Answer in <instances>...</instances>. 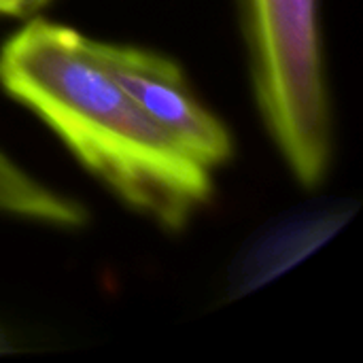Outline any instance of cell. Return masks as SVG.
<instances>
[{"instance_id": "cell-1", "label": "cell", "mask_w": 363, "mask_h": 363, "mask_svg": "<svg viewBox=\"0 0 363 363\" xmlns=\"http://www.w3.org/2000/svg\"><path fill=\"white\" fill-rule=\"evenodd\" d=\"M0 85L123 204L164 230H183L211 200L213 172L140 111L81 32L32 19L0 49Z\"/></svg>"}, {"instance_id": "cell-2", "label": "cell", "mask_w": 363, "mask_h": 363, "mask_svg": "<svg viewBox=\"0 0 363 363\" xmlns=\"http://www.w3.org/2000/svg\"><path fill=\"white\" fill-rule=\"evenodd\" d=\"M253 96L291 174L317 187L332 162L319 0H236Z\"/></svg>"}, {"instance_id": "cell-3", "label": "cell", "mask_w": 363, "mask_h": 363, "mask_svg": "<svg viewBox=\"0 0 363 363\" xmlns=\"http://www.w3.org/2000/svg\"><path fill=\"white\" fill-rule=\"evenodd\" d=\"M94 45L111 74L179 151L211 172L232 157L230 130L196 98L172 60L132 45Z\"/></svg>"}, {"instance_id": "cell-4", "label": "cell", "mask_w": 363, "mask_h": 363, "mask_svg": "<svg viewBox=\"0 0 363 363\" xmlns=\"http://www.w3.org/2000/svg\"><path fill=\"white\" fill-rule=\"evenodd\" d=\"M0 215H13L57 228H79L85 223V208L45 187L0 151Z\"/></svg>"}, {"instance_id": "cell-5", "label": "cell", "mask_w": 363, "mask_h": 363, "mask_svg": "<svg viewBox=\"0 0 363 363\" xmlns=\"http://www.w3.org/2000/svg\"><path fill=\"white\" fill-rule=\"evenodd\" d=\"M51 0H0V15L11 17H28L43 6H47Z\"/></svg>"}]
</instances>
